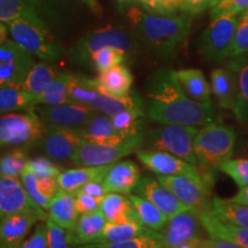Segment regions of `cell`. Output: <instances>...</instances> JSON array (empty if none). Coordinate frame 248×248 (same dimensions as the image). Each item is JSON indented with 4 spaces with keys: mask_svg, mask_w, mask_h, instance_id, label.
<instances>
[{
    "mask_svg": "<svg viewBox=\"0 0 248 248\" xmlns=\"http://www.w3.org/2000/svg\"><path fill=\"white\" fill-rule=\"evenodd\" d=\"M146 115L159 124L204 126L215 121L214 107L192 100L179 85L175 70L159 69L146 83Z\"/></svg>",
    "mask_w": 248,
    "mask_h": 248,
    "instance_id": "1",
    "label": "cell"
},
{
    "mask_svg": "<svg viewBox=\"0 0 248 248\" xmlns=\"http://www.w3.org/2000/svg\"><path fill=\"white\" fill-rule=\"evenodd\" d=\"M125 16L140 45L160 58L172 55L187 37L192 26V15L187 13L159 15L137 6H130Z\"/></svg>",
    "mask_w": 248,
    "mask_h": 248,
    "instance_id": "2",
    "label": "cell"
},
{
    "mask_svg": "<svg viewBox=\"0 0 248 248\" xmlns=\"http://www.w3.org/2000/svg\"><path fill=\"white\" fill-rule=\"evenodd\" d=\"M73 14L70 0H0V21L21 17L54 35L69 22Z\"/></svg>",
    "mask_w": 248,
    "mask_h": 248,
    "instance_id": "3",
    "label": "cell"
},
{
    "mask_svg": "<svg viewBox=\"0 0 248 248\" xmlns=\"http://www.w3.org/2000/svg\"><path fill=\"white\" fill-rule=\"evenodd\" d=\"M140 46V43L131 30H125L116 26H107L89 31L77 39L68 51V57L74 63L89 68L92 54L100 48L115 47L131 60L138 54Z\"/></svg>",
    "mask_w": 248,
    "mask_h": 248,
    "instance_id": "4",
    "label": "cell"
},
{
    "mask_svg": "<svg viewBox=\"0 0 248 248\" xmlns=\"http://www.w3.org/2000/svg\"><path fill=\"white\" fill-rule=\"evenodd\" d=\"M237 132L233 126L210 123L199 129L194 138V153L199 167L217 169L233 154Z\"/></svg>",
    "mask_w": 248,
    "mask_h": 248,
    "instance_id": "5",
    "label": "cell"
},
{
    "mask_svg": "<svg viewBox=\"0 0 248 248\" xmlns=\"http://www.w3.org/2000/svg\"><path fill=\"white\" fill-rule=\"evenodd\" d=\"M199 128L183 124H160L151 129L144 137L147 150L167 152L199 167L194 153V138Z\"/></svg>",
    "mask_w": 248,
    "mask_h": 248,
    "instance_id": "6",
    "label": "cell"
},
{
    "mask_svg": "<svg viewBox=\"0 0 248 248\" xmlns=\"http://www.w3.org/2000/svg\"><path fill=\"white\" fill-rule=\"evenodd\" d=\"M4 23L14 42L33 57L43 61H54L63 55V46L51 31L21 17L11 18Z\"/></svg>",
    "mask_w": 248,
    "mask_h": 248,
    "instance_id": "7",
    "label": "cell"
},
{
    "mask_svg": "<svg viewBox=\"0 0 248 248\" xmlns=\"http://www.w3.org/2000/svg\"><path fill=\"white\" fill-rule=\"evenodd\" d=\"M45 122L33 107L26 113H7L0 116V147L26 146L40 140Z\"/></svg>",
    "mask_w": 248,
    "mask_h": 248,
    "instance_id": "8",
    "label": "cell"
},
{
    "mask_svg": "<svg viewBox=\"0 0 248 248\" xmlns=\"http://www.w3.org/2000/svg\"><path fill=\"white\" fill-rule=\"evenodd\" d=\"M144 137L145 133L130 136L123 141L114 145L83 141L71 157V161L78 167H100L113 164L130 154L136 153L144 142Z\"/></svg>",
    "mask_w": 248,
    "mask_h": 248,
    "instance_id": "9",
    "label": "cell"
},
{
    "mask_svg": "<svg viewBox=\"0 0 248 248\" xmlns=\"http://www.w3.org/2000/svg\"><path fill=\"white\" fill-rule=\"evenodd\" d=\"M136 156L152 172L161 176H176L183 175L197 179L210 188L214 184L213 169L203 168V167L193 166L187 161L175 156V155L161 151L139 150L136 152Z\"/></svg>",
    "mask_w": 248,
    "mask_h": 248,
    "instance_id": "10",
    "label": "cell"
},
{
    "mask_svg": "<svg viewBox=\"0 0 248 248\" xmlns=\"http://www.w3.org/2000/svg\"><path fill=\"white\" fill-rule=\"evenodd\" d=\"M240 14L221 15L212 18L200 38L199 49L209 62H221L229 58Z\"/></svg>",
    "mask_w": 248,
    "mask_h": 248,
    "instance_id": "11",
    "label": "cell"
},
{
    "mask_svg": "<svg viewBox=\"0 0 248 248\" xmlns=\"http://www.w3.org/2000/svg\"><path fill=\"white\" fill-rule=\"evenodd\" d=\"M33 55L16 44L6 40L0 45V89L21 85L35 64Z\"/></svg>",
    "mask_w": 248,
    "mask_h": 248,
    "instance_id": "12",
    "label": "cell"
},
{
    "mask_svg": "<svg viewBox=\"0 0 248 248\" xmlns=\"http://www.w3.org/2000/svg\"><path fill=\"white\" fill-rule=\"evenodd\" d=\"M156 178L190 209L197 213L212 209L213 199H210L212 188L203 183L183 175H156Z\"/></svg>",
    "mask_w": 248,
    "mask_h": 248,
    "instance_id": "13",
    "label": "cell"
},
{
    "mask_svg": "<svg viewBox=\"0 0 248 248\" xmlns=\"http://www.w3.org/2000/svg\"><path fill=\"white\" fill-rule=\"evenodd\" d=\"M84 141L78 130L63 128L51 123H45V131L40 142L43 151L54 160L71 159L77 148Z\"/></svg>",
    "mask_w": 248,
    "mask_h": 248,
    "instance_id": "14",
    "label": "cell"
},
{
    "mask_svg": "<svg viewBox=\"0 0 248 248\" xmlns=\"http://www.w3.org/2000/svg\"><path fill=\"white\" fill-rule=\"evenodd\" d=\"M45 123L70 129L82 128L95 113L94 108L89 105L69 101L61 105H44L36 109Z\"/></svg>",
    "mask_w": 248,
    "mask_h": 248,
    "instance_id": "15",
    "label": "cell"
},
{
    "mask_svg": "<svg viewBox=\"0 0 248 248\" xmlns=\"http://www.w3.org/2000/svg\"><path fill=\"white\" fill-rule=\"evenodd\" d=\"M48 214L44 209H30L8 215L0 219V244L21 247L31 228L46 221Z\"/></svg>",
    "mask_w": 248,
    "mask_h": 248,
    "instance_id": "16",
    "label": "cell"
},
{
    "mask_svg": "<svg viewBox=\"0 0 248 248\" xmlns=\"http://www.w3.org/2000/svg\"><path fill=\"white\" fill-rule=\"evenodd\" d=\"M201 229L203 226L197 212L187 209L178 213L170 217L161 232L163 248H177L186 241L201 237Z\"/></svg>",
    "mask_w": 248,
    "mask_h": 248,
    "instance_id": "17",
    "label": "cell"
},
{
    "mask_svg": "<svg viewBox=\"0 0 248 248\" xmlns=\"http://www.w3.org/2000/svg\"><path fill=\"white\" fill-rule=\"evenodd\" d=\"M135 190L138 195L155 204L164 215L168 216V218L190 209L167 186L151 175L141 177Z\"/></svg>",
    "mask_w": 248,
    "mask_h": 248,
    "instance_id": "18",
    "label": "cell"
},
{
    "mask_svg": "<svg viewBox=\"0 0 248 248\" xmlns=\"http://www.w3.org/2000/svg\"><path fill=\"white\" fill-rule=\"evenodd\" d=\"M39 208L31 200L22 181L0 175V219L16 213Z\"/></svg>",
    "mask_w": 248,
    "mask_h": 248,
    "instance_id": "19",
    "label": "cell"
},
{
    "mask_svg": "<svg viewBox=\"0 0 248 248\" xmlns=\"http://www.w3.org/2000/svg\"><path fill=\"white\" fill-rule=\"evenodd\" d=\"M203 230L213 239L231 241L241 248H248V229L231 224L216 216L212 209L198 213Z\"/></svg>",
    "mask_w": 248,
    "mask_h": 248,
    "instance_id": "20",
    "label": "cell"
},
{
    "mask_svg": "<svg viewBox=\"0 0 248 248\" xmlns=\"http://www.w3.org/2000/svg\"><path fill=\"white\" fill-rule=\"evenodd\" d=\"M77 130L83 140L93 144L114 145L128 138L117 131L109 116L99 114L98 111L93 114L91 119L82 128Z\"/></svg>",
    "mask_w": 248,
    "mask_h": 248,
    "instance_id": "21",
    "label": "cell"
},
{
    "mask_svg": "<svg viewBox=\"0 0 248 248\" xmlns=\"http://www.w3.org/2000/svg\"><path fill=\"white\" fill-rule=\"evenodd\" d=\"M132 73L125 64H119L110 69L98 73L94 78L95 89L102 94L110 97H125L131 92Z\"/></svg>",
    "mask_w": 248,
    "mask_h": 248,
    "instance_id": "22",
    "label": "cell"
},
{
    "mask_svg": "<svg viewBox=\"0 0 248 248\" xmlns=\"http://www.w3.org/2000/svg\"><path fill=\"white\" fill-rule=\"evenodd\" d=\"M140 178V169L137 164L129 160L121 161L111 164L104 177V184L108 192L130 194L137 187Z\"/></svg>",
    "mask_w": 248,
    "mask_h": 248,
    "instance_id": "23",
    "label": "cell"
},
{
    "mask_svg": "<svg viewBox=\"0 0 248 248\" xmlns=\"http://www.w3.org/2000/svg\"><path fill=\"white\" fill-rule=\"evenodd\" d=\"M226 67L230 68L237 77L238 92L233 108L234 116L239 123L248 124V53L229 58Z\"/></svg>",
    "mask_w": 248,
    "mask_h": 248,
    "instance_id": "24",
    "label": "cell"
},
{
    "mask_svg": "<svg viewBox=\"0 0 248 248\" xmlns=\"http://www.w3.org/2000/svg\"><path fill=\"white\" fill-rule=\"evenodd\" d=\"M106 223V218L100 209L80 215L75 226L71 230H68L71 244L74 246H83L95 243L102 234Z\"/></svg>",
    "mask_w": 248,
    "mask_h": 248,
    "instance_id": "25",
    "label": "cell"
},
{
    "mask_svg": "<svg viewBox=\"0 0 248 248\" xmlns=\"http://www.w3.org/2000/svg\"><path fill=\"white\" fill-rule=\"evenodd\" d=\"M212 89L217 104L223 109L233 110L237 99L238 83L235 74L229 67L216 68L212 71Z\"/></svg>",
    "mask_w": 248,
    "mask_h": 248,
    "instance_id": "26",
    "label": "cell"
},
{
    "mask_svg": "<svg viewBox=\"0 0 248 248\" xmlns=\"http://www.w3.org/2000/svg\"><path fill=\"white\" fill-rule=\"evenodd\" d=\"M175 73L179 85L188 98L207 107H213L210 97L212 89L202 71L199 69H181Z\"/></svg>",
    "mask_w": 248,
    "mask_h": 248,
    "instance_id": "27",
    "label": "cell"
},
{
    "mask_svg": "<svg viewBox=\"0 0 248 248\" xmlns=\"http://www.w3.org/2000/svg\"><path fill=\"white\" fill-rule=\"evenodd\" d=\"M111 164L100 167H80L62 171L57 178L60 190L76 193L83 186L93 181H102Z\"/></svg>",
    "mask_w": 248,
    "mask_h": 248,
    "instance_id": "28",
    "label": "cell"
},
{
    "mask_svg": "<svg viewBox=\"0 0 248 248\" xmlns=\"http://www.w3.org/2000/svg\"><path fill=\"white\" fill-rule=\"evenodd\" d=\"M47 210L48 218L66 230H71L79 217L76 208L75 195L63 190H59Z\"/></svg>",
    "mask_w": 248,
    "mask_h": 248,
    "instance_id": "29",
    "label": "cell"
},
{
    "mask_svg": "<svg viewBox=\"0 0 248 248\" xmlns=\"http://www.w3.org/2000/svg\"><path fill=\"white\" fill-rule=\"evenodd\" d=\"M91 107L109 117L124 110L146 109L144 99L140 97L138 92L135 91H131L128 95L121 98L110 97V95L99 93L98 97L91 104Z\"/></svg>",
    "mask_w": 248,
    "mask_h": 248,
    "instance_id": "30",
    "label": "cell"
},
{
    "mask_svg": "<svg viewBox=\"0 0 248 248\" xmlns=\"http://www.w3.org/2000/svg\"><path fill=\"white\" fill-rule=\"evenodd\" d=\"M100 210L108 223H125L137 219L129 197L122 193H107L101 201Z\"/></svg>",
    "mask_w": 248,
    "mask_h": 248,
    "instance_id": "31",
    "label": "cell"
},
{
    "mask_svg": "<svg viewBox=\"0 0 248 248\" xmlns=\"http://www.w3.org/2000/svg\"><path fill=\"white\" fill-rule=\"evenodd\" d=\"M132 204L136 218L146 228L154 231H160L168 222V216L164 215L155 204L138 194H128Z\"/></svg>",
    "mask_w": 248,
    "mask_h": 248,
    "instance_id": "32",
    "label": "cell"
},
{
    "mask_svg": "<svg viewBox=\"0 0 248 248\" xmlns=\"http://www.w3.org/2000/svg\"><path fill=\"white\" fill-rule=\"evenodd\" d=\"M57 75L58 71L53 64L49 63V61L42 60L33 64L21 86L37 98L51 85Z\"/></svg>",
    "mask_w": 248,
    "mask_h": 248,
    "instance_id": "33",
    "label": "cell"
},
{
    "mask_svg": "<svg viewBox=\"0 0 248 248\" xmlns=\"http://www.w3.org/2000/svg\"><path fill=\"white\" fill-rule=\"evenodd\" d=\"M151 229L142 225L138 219H133L125 223H106L100 238L93 244L115 243V241L129 240L139 235L151 232Z\"/></svg>",
    "mask_w": 248,
    "mask_h": 248,
    "instance_id": "34",
    "label": "cell"
},
{
    "mask_svg": "<svg viewBox=\"0 0 248 248\" xmlns=\"http://www.w3.org/2000/svg\"><path fill=\"white\" fill-rule=\"evenodd\" d=\"M36 105L37 98L22 89L21 85L0 89V114L29 109Z\"/></svg>",
    "mask_w": 248,
    "mask_h": 248,
    "instance_id": "35",
    "label": "cell"
},
{
    "mask_svg": "<svg viewBox=\"0 0 248 248\" xmlns=\"http://www.w3.org/2000/svg\"><path fill=\"white\" fill-rule=\"evenodd\" d=\"M212 210L223 221L248 229V206L232 202L229 199L213 198Z\"/></svg>",
    "mask_w": 248,
    "mask_h": 248,
    "instance_id": "36",
    "label": "cell"
},
{
    "mask_svg": "<svg viewBox=\"0 0 248 248\" xmlns=\"http://www.w3.org/2000/svg\"><path fill=\"white\" fill-rule=\"evenodd\" d=\"M68 92L70 101L79 102L91 106L94 99L100 92L95 89L94 78H89L80 74L69 73L68 79Z\"/></svg>",
    "mask_w": 248,
    "mask_h": 248,
    "instance_id": "37",
    "label": "cell"
},
{
    "mask_svg": "<svg viewBox=\"0 0 248 248\" xmlns=\"http://www.w3.org/2000/svg\"><path fill=\"white\" fill-rule=\"evenodd\" d=\"M79 248H163L162 234L159 231L152 230L146 234L139 235L129 240L115 241V243L88 244Z\"/></svg>",
    "mask_w": 248,
    "mask_h": 248,
    "instance_id": "38",
    "label": "cell"
},
{
    "mask_svg": "<svg viewBox=\"0 0 248 248\" xmlns=\"http://www.w3.org/2000/svg\"><path fill=\"white\" fill-rule=\"evenodd\" d=\"M68 79L69 73H58L57 77L51 85L45 90L42 94L37 97V105H61L70 101L69 92H68Z\"/></svg>",
    "mask_w": 248,
    "mask_h": 248,
    "instance_id": "39",
    "label": "cell"
},
{
    "mask_svg": "<svg viewBox=\"0 0 248 248\" xmlns=\"http://www.w3.org/2000/svg\"><path fill=\"white\" fill-rule=\"evenodd\" d=\"M146 115V109L124 110L111 116V122L115 129L125 137L140 135L142 132V119Z\"/></svg>",
    "mask_w": 248,
    "mask_h": 248,
    "instance_id": "40",
    "label": "cell"
},
{
    "mask_svg": "<svg viewBox=\"0 0 248 248\" xmlns=\"http://www.w3.org/2000/svg\"><path fill=\"white\" fill-rule=\"evenodd\" d=\"M28 154L22 148H15L0 154V175L8 177H21L28 164Z\"/></svg>",
    "mask_w": 248,
    "mask_h": 248,
    "instance_id": "41",
    "label": "cell"
},
{
    "mask_svg": "<svg viewBox=\"0 0 248 248\" xmlns=\"http://www.w3.org/2000/svg\"><path fill=\"white\" fill-rule=\"evenodd\" d=\"M126 61H129L128 57L120 49L115 47H104L92 54L89 62V68L100 73L119 64H124V62Z\"/></svg>",
    "mask_w": 248,
    "mask_h": 248,
    "instance_id": "42",
    "label": "cell"
},
{
    "mask_svg": "<svg viewBox=\"0 0 248 248\" xmlns=\"http://www.w3.org/2000/svg\"><path fill=\"white\" fill-rule=\"evenodd\" d=\"M218 170L233 179L239 187L248 184V159H229L218 167Z\"/></svg>",
    "mask_w": 248,
    "mask_h": 248,
    "instance_id": "43",
    "label": "cell"
},
{
    "mask_svg": "<svg viewBox=\"0 0 248 248\" xmlns=\"http://www.w3.org/2000/svg\"><path fill=\"white\" fill-rule=\"evenodd\" d=\"M245 53H248V9L240 14L229 58L239 57Z\"/></svg>",
    "mask_w": 248,
    "mask_h": 248,
    "instance_id": "44",
    "label": "cell"
},
{
    "mask_svg": "<svg viewBox=\"0 0 248 248\" xmlns=\"http://www.w3.org/2000/svg\"><path fill=\"white\" fill-rule=\"evenodd\" d=\"M27 169L35 173L37 177L58 178L62 172L53 161L44 156H37L28 161Z\"/></svg>",
    "mask_w": 248,
    "mask_h": 248,
    "instance_id": "45",
    "label": "cell"
},
{
    "mask_svg": "<svg viewBox=\"0 0 248 248\" xmlns=\"http://www.w3.org/2000/svg\"><path fill=\"white\" fill-rule=\"evenodd\" d=\"M21 181H22L24 187H26L31 200H32L37 206L40 207V208L47 210L52 199H48V198L40 194V192L38 191V186H37V176L35 173L31 172L30 170H28L26 168V170L22 172V175H21Z\"/></svg>",
    "mask_w": 248,
    "mask_h": 248,
    "instance_id": "46",
    "label": "cell"
},
{
    "mask_svg": "<svg viewBox=\"0 0 248 248\" xmlns=\"http://www.w3.org/2000/svg\"><path fill=\"white\" fill-rule=\"evenodd\" d=\"M45 222L47 226L48 248H73L74 245L70 241L69 231L59 226L48 217Z\"/></svg>",
    "mask_w": 248,
    "mask_h": 248,
    "instance_id": "47",
    "label": "cell"
},
{
    "mask_svg": "<svg viewBox=\"0 0 248 248\" xmlns=\"http://www.w3.org/2000/svg\"><path fill=\"white\" fill-rule=\"evenodd\" d=\"M145 11L159 15H173L182 12V0H141Z\"/></svg>",
    "mask_w": 248,
    "mask_h": 248,
    "instance_id": "48",
    "label": "cell"
},
{
    "mask_svg": "<svg viewBox=\"0 0 248 248\" xmlns=\"http://www.w3.org/2000/svg\"><path fill=\"white\" fill-rule=\"evenodd\" d=\"M248 9V0H219L210 8V17L221 15L241 14Z\"/></svg>",
    "mask_w": 248,
    "mask_h": 248,
    "instance_id": "49",
    "label": "cell"
},
{
    "mask_svg": "<svg viewBox=\"0 0 248 248\" xmlns=\"http://www.w3.org/2000/svg\"><path fill=\"white\" fill-rule=\"evenodd\" d=\"M20 248H48L47 238V226L43 223H37L35 230L28 239H26L21 245Z\"/></svg>",
    "mask_w": 248,
    "mask_h": 248,
    "instance_id": "50",
    "label": "cell"
},
{
    "mask_svg": "<svg viewBox=\"0 0 248 248\" xmlns=\"http://www.w3.org/2000/svg\"><path fill=\"white\" fill-rule=\"evenodd\" d=\"M74 195H75L76 208L79 215H85V214L97 212V210L100 209L102 200L97 199V198L86 194L82 191L76 192V193H74Z\"/></svg>",
    "mask_w": 248,
    "mask_h": 248,
    "instance_id": "51",
    "label": "cell"
},
{
    "mask_svg": "<svg viewBox=\"0 0 248 248\" xmlns=\"http://www.w3.org/2000/svg\"><path fill=\"white\" fill-rule=\"evenodd\" d=\"M37 186H38L40 194L48 198V199H53L59 190H60L57 178L37 177Z\"/></svg>",
    "mask_w": 248,
    "mask_h": 248,
    "instance_id": "52",
    "label": "cell"
},
{
    "mask_svg": "<svg viewBox=\"0 0 248 248\" xmlns=\"http://www.w3.org/2000/svg\"><path fill=\"white\" fill-rule=\"evenodd\" d=\"M182 13L197 15L210 8L212 0H182Z\"/></svg>",
    "mask_w": 248,
    "mask_h": 248,
    "instance_id": "53",
    "label": "cell"
},
{
    "mask_svg": "<svg viewBox=\"0 0 248 248\" xmlns=\"http://www.w3.org/2000/svg\"><path fill=\"white\" fill-rule=\"evenodd\" d=\"M79 191L84 192L86 194L92 195V197L97 198V199H100V200L104 199V198L107 195V193H109V192L107 191L106 186L104 184V179H102V181L90 182L86 185L83 186Z\"/></svg>",
    "mask_w": 248,
    "mask_h": 248,
    "instance_id": "54",
    "label": "cell"
},
{
    "mask_svg": "<svg viewBox=\"0 0 248 248\" xmlns=\"http://www.w3.org/2000/svg\"><path fill=\"white\" fill-rule=\"evenodd\" d=\"M177 248H209V239H203L202 237H197L182 244Z\"/></svg>",
    "mask_w": 248,
    "mask_h": 248,
    "instance_id": "55",
    "label": "cell"
},
{
    "mask_svg": "<svg viewBox=\"0 0 248 248\" xmlns=\"http://www.w3.org/2000/svg\"><path fill=\"white\" fill-rule=\"evenodd\" d=\"M229 200H231L232 202L248 206V184L243 186V187H240V191L238 192L233 198H231V199Z\"/></svg>",
    "mask_w": 248,
    "mask_h": 248,
    "instance_id": "56",
    "label": "cell"
},
{
    "mask_svg": "<svg viewBox=\"0 0 248 248\" xmlns=\"http://www.w3.org/2000/svg\"><path fill=\"white\" fill-rule=\"evenodd\" d=\"M209 248H241L231 241H226L222 239H209Z\"/></svg>",
    "mask_w": 248,
    "mask_h": 248,
    "instance_id": "57",
    "label": "cell"
},
{
    "mask_svg": "<svg viewBox=\"0 0 248 248\" xmlns=\"http://www.w3.org/2000/svg\"><path fill=\"white\" fill-rule=\"evenodd\" d=\"M79 1L88 6L94 13H101V6L98 0H79Z\"/></svg>",
    "mask_w": 248,
    "mask_h": 248,
    "instance_id": "58",
    "label": "cell"
},
{
    "mask_svg": "<svg viewBox=\"0 0 248 248\" xmlns=\"http://www.w3.org/2000/svg\"><path fill=\"white\" fill-rule=\"evenodd\" d=\"M8 32L9 31L7 29V27H6V24L2 22V21H0V45L7 40Z\"/></svg>",
    "mask_w": 248,
    "mask_h": 248,
    "instance_id": "59",
    "label": "cell"
},
{
    "mask_svg": "<svg viewBox=\"0 0 248 248\" xmlns=\"http://www.w3.org/2000/svg\"><path fill=\"white\" fill-rule=\"evenodd\" d=\"M131 1H139L140 2L141 0H119V4L121 5V7H123V6H126L129 4V2Z\"/></svg>",
    "mask_w": 248,
    "mask_h": 248,
    "instance_id": "60",
    "label": "cell"
},
{
    "mask_svg": "<svg viewBox=\"0 0 248 248\" xmlns=\"http://www.w3.org/2000/svg\"><path fill=\"white\" fill-rule=\"evenodd\" d=\"M243 152H244V153H246V154L248 155V140L244 142V145H243Z\"/></svg>",
    "mask_w": 248,
    "mask_h": 248,
    "instance_id": "61",
    "label": "cell"
},
{
    "mask_svg": "<svg viewBox=\"0 0 248 248\" xmlns=\"http://www.w3.org/2000/svg\"><path fill=\"white\" fill-rule=\"evenodd\" d=\"M0 248H20V247H16V246H9V245H2V244H0Z\"/></svg>",
    "mask_w": 248,
    "mask_h": 248,
    "instance_id": "62",
    "label": "cell"
},
{
    "mask_svg": "<svg viewBox=\"0 0 248 248\" xmlns=\"http://www.w3.org/2000/svg\"><path fill=\"white\" fill-rule=\"evenodd\" d=\"M217 1H218V0H212V4H210V8H212V7H213V6H214V5H215Z\"/></svg>",
    "mask_w": 248,
    "mask_h": 248,
    "instance_id": "63",
    "label": "cell"
},
{
    "mask_svg": "<svg viewBox=\"0 0 248 248\" xmlns=\"http://www.w3.org/2000/svg\"><path fill=\"white\" fill-rule=\"evenodd\" d=\"M218 1H219V0H218Z\"/></svg>",
    "mask_w": 248,
    "mask_h": 248,
    "instance_id": "64",
    "label": "cell"
}]
</instances>
